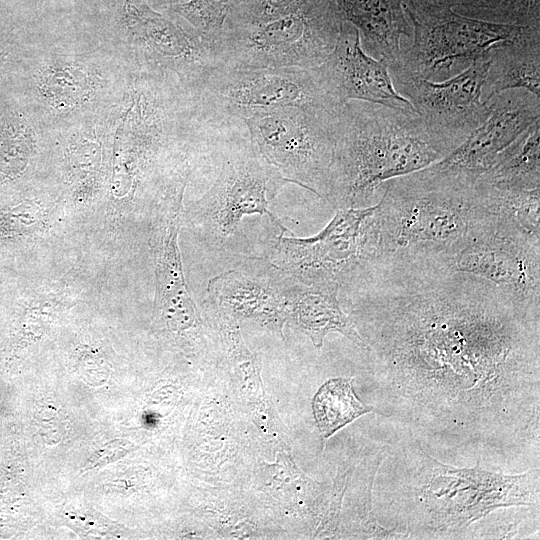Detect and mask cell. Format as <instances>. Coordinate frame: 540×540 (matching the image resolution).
Instances as JSON below:
<instances>
[{
	"instance_id": "26",
	"label": "cell",
	"mask_w": 540,
	"mask_h": 540,
	"mask_svg": "<svg viewBox=\"0 0 540 540\" xmlns=\"http://www.w3.org/2000/svg\"><path fill=\"white\" fill-rule=\"evenodd\" d=\"M316 0H240L225 22L252 23L280 17Z\"/></svg>"
},
{
	"instance_id": "2",
	"label": "cell",
	"mask_w": 540,
	"mask_h": 540,
	"mask_svg": "<svg viewBox=\"0 0 540 540\" xmlns=\"http://www.w3.org/2000/svg\"><path fill=\"white\" fill-rule=\"evenodd\" d=\"M449 155L415 111L350 100L335 113L324 199L340 208L373 205L387 181Z\"/></svg>"
},
{
	"instance_id": "27",
	"label": "cell",
	"mask_w": 540,
	"mask_h": 540,
	"mask_svg": "<svg viewBox=\"0 0 540 540\" xmlns=\"http://www.w3.org/2000/svg\"><path fill=\"white\" fill-rule=\"evenodd\" d=\"M13 48L11 44L0 41V80L5 72L7 63L12 54Z\"/></svg>"
},
{
	"instance_id": "18",
	"label": "cell",
	"mask_w": 540,
	"mask_h": 540,
	"mask_svg": "<svg viewBox=\"0 0 540 540\" xmlns=\"http://www.w3.org/2000/svg\"><path fill=\"white\" fill-rule=\"evenodd\" d=\"M289 299L292 313L300 328L320 349L329 332H339L356 345L366 349V343L354 321L343 311L338 299L341 286L337 282L304 285Z\"/></svg>"
},
{
	"instance_id": "12",
	"label": "cell",
	"mask_w": 540,
	"mask_h": 540,
	"mask_svg": "<svg viewBox=\"0 0 540 540\" xmlns=\"http://www.w3.org/2000/svg\"><path fill=\"white\" fill-rule=\"evenodd\" d=\"M118 26L133 44L135 65L174 73L196 84L215 61L196 33L185 31L145 0H115Z\"/></svg>"
},
{
	"instance_id": "7",
	"label": "cell",
	"mask_w": 540,
	"mask_h": 540,
	"mask_svg": "<svg viewBox=\"0 0 540 540\" xmlns=\"http://www.w3.org/2000/svg\"><path fill=\"white\" fill-rule=\"evenodd\" d=\"M195 90L204 109L226 122L243 121L256 113L288 106H341L328 93L317 67L213 65L198 80Z\"/></svg>"
},
{
	"instance_id": "1",
	"label": "cell",
	"mask_w": 540,
	"mask_h": 540,
	"mask_svg": "<svg viewBox=\"0 0 540 540\" xmlns=\"http://www.w3.org/2000/svg\"><path fill=\"white\" fill-rule=\"evenodd\" d=\"M489 223L475 183L430 165L382 185L368 221L363 263L397 258L450 265Z\"/></svg>"
},
{
	"instance_id": "11",
	"label": "cell",
	"mask_w": 540,
	"mask_h": 540,
	"mask_svg": "<svg viewBox=\"0 0 540 540\" xmlns=\"http://www.w3.org/2000/svg\"><path fill=\"white\" fill-rule=\"evenodd\" d=\"M375 208L376 203L337 209L328 224L310 237L280 232L270 254L271 264L300 284L344 285L364 262L366 230Z\"/></svg>"
},
{
	"instance_id": "10",
	"label": "cell",
	"mask_w": 540,
	"mask_h": 540,
	"mask_svg": "<svg viewBox=\"0 0 540 540\" xmlns=\"http://www.w3.org/2000/svg\"><path fill=\"white\" fill-rule=\"evenodd\" d=\"M489 65L490 57L478 59L442 81L412 75L394 63L389 72L396 91L411 103L432 137L450 154L491 111L482 98Z\"/></svg>"
},
{
	"instance_id": "19",
	"label": "cell",
	"mask_w": 540,
	"mask_h": 540,
	"mask_svg": "<svg viewBox=\"0 0 540 540\" xmlns=\"http://www.w3.org/2000/svg\"><path fill=\"white\" fill-rule=\"evenodd\" d=\"M178 205L162 234L157 259V303L167 325L173 330H184L197 320L196 307L185 283L178 248Z\"/></svg>"
},
{
	"instance_id": "6",
	"label": "cell",
	"mask_w": 540,
	"mask_h": 540,
	"mask_svg": "<svg viewBox=\"0 0 540 540\" xmlns=\"http://www.w3.org/2000/svg\"><path fill=\"white\" fill-rule=\"evenodd\" d=\"M337 108L288 106L256 113L243 122L252 146L269 165L324 199Z\"/></svg>"
},
{
	"instance_id": "3",
	"label": "cell",
	"mask_w": 540,
	"mask_h": 540,
	"mask_svg": "<svg viewBox=\"0 0 540 540\" xmlns=\"http://www.w3.org/2000/svg\"><path fill=\"white\" fill-rule=\"evenodd\" d=\"M460 0H404L412 38L402 39L398 59L404 71L432 81H442L472 62L491 57L507 42L540 28L494 23L457 11Z\"/></svg>"
},
{
	"instance_id": "17",
	"label": "cell",
	"mask_w": 540,
	"mask_h": 540,
	"mask_svg": "<svg viewBox=\"0 0 540 540\" xmlns=\"http://www.w3.org/2000/svg\"><path fill=\"white\" fill-rule=\"evenodd\" d=\"M212 300L231 315L281 323L289 313V299L277 289L238 270L212 277L207 286Z\"/></svg>"
},
{
	"instance_id": "25",
	"label": "cell",
	"mask_w": 540,
	"mask_h": 540,
	"mask_svg": "<svg viewBox=\"0 0 540 540\" xmlns=\"http://www.w3.org/2000/svg\"><path fill=\"white\" fill-rule=\"evenodd\" d=\"M458 8L484 21L540 28V0H465Z\"/></svg>"
},
{
	"instance_id": "24",
	"label": "cell",
	"mask_w": 540,
	"mask_h": 540,
	"mask_svg": "<svg viewBox=\"0 0 540 540\" xmlns=\"http://www.w3.org/2000/svg\"><path fill=\"white\" fill-rule=\"evenodd\" d=\"M240 0H182L170 3L169 11L184 18L200 40L211 50L226 18Z\"/></svg>"
},
{
	"instance_id": "22",
	"label": "cell",
	"mask_w": 540,
	"mask_h": 540,
	"mask_svg": "<svg viewBox=\"0 0 540 540\" xmlns=\"http://www.w3.org/2000/svg\"><path fill=\"white\" fill-rule=\"evenodd\" d=\"M480 179L500 187H540V119L504 149Z\"/></svg>"
},
{
	"instance_id": "14",
	"label": "cell",
	"mask_w": 540,
	"mask_h": 540,
	"mask_svg": "<svg viewBox=\"0 0 540 540\" xmlns=\"http://www.w3.org/2000/svg\"><path fill=\"white\" fill-rule=\"evenodd\" d=\"M488 103L491 111L485 121L433 168L474 184L504 149L540 119V99L523 89L504 91Z\"/></svg>"
},
{
	"instance_id": "13",
	"label": "cell",
	"mask_w": 540,
	"mask_h": 540,
	"mask_svg": "<svg viewBox=\"0 0 540 540\" xmlns=\"http://www.w3.org/2000/svg\"><path fill=\"white\" fill-rule=\"evenodd\" d=\"M450 267L486 279L539 306V240L491 224L452 258Z\"/></svg>"
},
{
	"instance_id": "21",
	"label": "cell",
	"mask_w": 540,
	"mask_h": 540,
	"mask_svg": "<svg viewBox=\"0 0 540 540\" xmlns=\"http://www.w3.org/2000/svg\"><path fill=\"white\" fill-rule=\"evenodd\" d=\"M475 189L497 224L540 240V187H500L479 178Z\"/></svg>"
},
{
	"instance_id": "4",
	"label": "cell",
	"mask_w": 540,
	"mask_h": 540,
	"mask_svg": "<svg viewBox=\"0 0 540 540\" xmlns=\"http://www.w3.org/2000/svg\"><path fill=\"white\" fill-rule=\"evenodd\" d=\"M11 93L44 124L73 126L110 109L114 83L103 61L86 54H19L4 74Z\"/></svg>"
},
{
	"instance_id": "23",
	"label": "cell",
	"mask_w": 540,
	"mask_h": 540,
	"mask_svg": "<svg viewBox=\"0 0 540 540\" xmlns=\"http://www.w3.org/2000/svg\"><path fill=\"white\" fill-rule=\"evenodd\" d=\"M352 380L342 377L329 379L313 399L314 417L325 438L373 410L372 406L364 404L356 397Z\"/></svg>"
},
{
	"instance_id": "5",
	"label": "cell",
	"mask_w": 540,
	"mask_h": 540,
	"mask_svg": "<svg viewBox=\"0 0 540 540\" xmlns=\"http://www.w3.org/2000/svg\"><path fill=\"white\" fill-rule=\"evenodd\" d=\"M341 24L329 0H316L261 22H225L211 52L215 65L312 69L333 50Z\"/></svg>"
},
{
	"instance_id": "16",
	"label": "cell",
	"mask_w": 540,
	"mask_h": 540,
	"mask_svg": "<svg viewBox=\"0 0 540 540\" xmlns=\"http://www.w3.org/2000/svg\"><path fill=\"white\" fill-rule=\"evenodd\" d=\"M340 21L360 33L364 47L388 65L398 59L402 37L412 38L404 0H329Z\"/></svg>"
},
{
	"instance_id": "9",
	"label": "cell",
	"mask_w": 540,
	"mask_h": 540,
	"mask_svg": "<svg viewBox=\"0 0 540 540\" xmlns=\"http://www.w3.org/2000/svg\"><path fill=\"white\" fill-rule=\"evenodd\" d=\"M219 173L199 201L212 236L223 242L248 215H267L284 233H292L269 210V201L291 183L269 165L252 146L245 124L226 140Z\"/></svg>"
},
{
	"instance_id": "20",
	"label": "cell",
	"mask_w": 540,
	"mask_h": 540,
	"mask_svg": "<svg viewBox=\"0 0 540 540\" xmlns=\"http://www.w3.org/2000/svg\"><path fill=\"white\" fill-rule=\"evenodd\" d=\"M523 89L540 99V30L504 43L491 54L482 98L488 102L496 95Z\"/></svg>"
},
{
	"instance_id": "15",
	"label": "cell",
	"mask_w": 540,
	"mask_h": 540,
	"mask_svg": "<svg viewBox=\"0 0 540 540\" xmlns=\"http://www.w3.org/2000/svg\"><path fill=\"white\" fill-rule=\"evenodd\" d=\"M317 70L328 93L339 105L360 100L415 111L396 91L389 65L364 51L360 33L350 23L341 24L333 50Z\"/></svg>"
},
{
	"instance_id": "8",
	"label": "cell",
	"mask_w": 540,
	"mask_h": 540,
	"mask_svg": "<svg viewBox=\"0 0 540 540\" xmlns=\"http://www.w3.org/2000/svg\"><path fill=\"white\" fill-rule=\"evenodd\" d=\"M425 482L420 502L432 526L460 530L494 509L534 505L538 499L536 474L507 476L474 469H458L423 455Z\"/></svg>"
}]
</instances>
